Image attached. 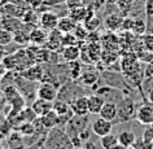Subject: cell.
<instances>
[{
  "mask_svg": "<svg viewBox=\"0 0 153 149\" xmlns=\"http://www.w3.org/2000/svg\"><path fill=\"white\" fill-rule=\"evenodd\" d=\"M132 24H134V18L132 17H130V16L123 17V22H122L121 30H123V31H131Z\"/></svg>",
  "mask_w": 153,
  "mask_h": 149,
  "instance_id": "d6a6232c",
  "label": "cell"
},
{
  "mask_svg": "<svg viewBox=\"0 0 153 149\" xmlns=\"http://www.w3.org/2000/svg\"><path fill=\"white\" fill-rule=\"evenodd\" d=\"M81 143H83V141L81 140V137H79L78 135L71 136V144H73V147L79 148V147H81Z\"/></svg>",
  "mask_w": 153,
  "mask_h": 149,
  "instance_id": "74e56055",
  "label": "cell"
},
{
  "mask_svg": "<svg viewBox=\"0 0 153 149\" xmlns=\"http://www.w3.org/2000/svg\"><path fill=\"white\" fill-rule=\"evenodd\" d=\"M83 26H85L90 33L91 31H97L99 27L101 26V20L95 14V16H92L91 18H88V20H86L85 22H83Z\"/></svg>",
  "mask_w": 153,
  "mask_h": 149,
  "instance_id": "83f0119b",
  "label": "cell"
},
{
  "mask_svg": "<svg viewBox=\"0 0 153 149\" xmlns=\"http://www.w3.org/2000/svg\"><path fill=\"white\" fill-rule=\"evenodd\" d=\"M76 22L73 20L71 17L69 16H62L59 18V24H57V30L62 34H69V33H73L74 29L76 27Z\"/></svg>",
  "mask_w": 153,
  "mask_h": 149,
  "instance_id": "9a60e30c",
  "label": "cell"
},
{
  "mask_svg": "<svg viewBox=\"0 0 153 149\" xmlns=\"http://www.w3.org/2000/svg\"><path fill=\"white\" fill-rule=\"evenodd\" d=\"M4 100V95H3V92L0 91V104H1V101Z\"/></svg>",
  "mask_w": 153,
  "mask_h": 149,
  "instance_id": "7bdbcfd3",
  "label": "cell"
},
{
  "mask_svg": "<svg viewBox=\"0 0 153 149\" xmlns=\"http://www.w3.org/2000/svg\"><path fill=\"white\" fill-rule=\"evenodd\" d=\"M117 106H118V113H117L116 121H120L118 123L127 122L135 117L136 110H135V106H134V102L131 100H122Z\"/></svg>",
  "mask_w": 153,
  "mask_h": 149,
  "instance_id": "3957f363",
  "label": "cell"
},
{
  "mask_svg": "<svg viewBox=\"0 0 153 149\" xmlns=\"http://www.w3.org/2000/svg\"><path fill=\"white\" fill-rule=\"evenodd\" d=\"M7 73H8V70H7V67L4 66V64L0 61V78H3L4 75H7Z\"/></svg>",
  "mask_w": 153,
  "mask_h": 149,
  "instance_id": "f35d334b",
  "label": "cell"
},
{
  "mask_svg": "<svg viewBox=\"0 0 153 149\" xmlns=\"http://www.w3.org/2000/svg\"><path fill=\"white\" fill-rule=\"evenodd\" d=\"M25 4H26L27 8L38 9L40 5L44 4V0H25Z\"/></svg>",
  "mask_w": 153,
  "mask_h": 149,
  "instance_id": "836d02e7",
  "label": "cell"
},
{
  "mask_svg": "<svg viewBox=\"0 0 153 149\" xmlns=\"http://www.w3.org/2000/svg\"><path fill=\"white\" fill-rule=\"evenodd\" d=\"M151 100H152V102H153V91L151 92Z\"/></svg>",
  "mask_w": 153,
  "mask_h": 149,
  "instance_id": "ee69618b",
  "label": "cell"
},
{
  "mask_svg": "<svg viewBox=\"0 0 153 149\" xmlns=\"http://www.w3.org/2000/svg\"><path fill=\"white\" fill-rule=\"evenodd\" d=\"M59 16L57 13H55L53 10H45V12L39 14V27H42L45 31H52L57 27V24H59Z\"/></svg>",
  "mask_w": 153,
  "mask_h": 149,
  "instance_id": "277c9868",
  "label": "cell"
},
{
  "mask_svg": "<svg viewBox=\"0 0 153 149\" xmlns=\"http://www.w3.org/2000/svg\"><path fill=\"white\" fill-rule=\"evenodd\" d=\"M20 131H21L22 133H25V135H30V133H33L34 128H33L31 123H27V122H26V123H25L24 126H21Z\"/></svg>",
  "mask_w": 153,
  "mask_h": 149,
  "instance_id": "d590c367",
  "label": "cell"
},
{
  "mask_svg": "<svg viewBox=\"0 0 153 149\" xmlns=\"http://www.w3.org/2000/svg\"><path fill=\"white\" fill-rule=\"evenodd\" d=\"M3 95H4V99L12 105V108L14 110L21 112V110L25 108V100H24V97L21 96V93H20V91L17 90V87L7 86L4 88V91H3Z\"/></svg>",
  "mask_w": 153,
  "mask_h": 149,
  "instance_id": "6da1fadb",
  "label": "cell"
},
{
  "mask_svg": "<svg viewBox=\"0 0 153 149\" xmlns=\"http://www.w3.org/2000/svg\"><path fill=\"white\" fill-rule=\"evenodd\" d=\"M13 39H14V34L12 31L7 29H0V44L1 45H9L10 43H13Z\"/></svg>",
  "mask_w": 153,
  "mask_h": 149,
  "instance_id": "f1b7e54d",
  "label": "cell"
},
{
  "mask_svg": "<svg viewBox=\"0 0 153 149\" xmlns=\"http://www.w3.org/2000/svg\"><path fill=\"white\" fill-rule=\"evenodd\" d=\"M70 109L73 112V116L78 117H86L88 116V97L87 96H79L74 99L70 104Z\"/></svg>",
  "mask_w": 153,
  "mask_h": 149,
  "instance_id": "52a82bcc",
  "label": "cell"
},
{
  "mask_svg": "<svg viewBox=\"0 0 153 149\" xmlns=\"http://www.w3.org/2000/svg\"><path fill=\"white\" fill-rule=\"evenodd\" d=\"M78 136L81 137V140L83 141V143H86V141L90 139L91 133H90V131H87V130H83L82 132H79V133H78Z\"/></svg>",
  "mask_w": 153,
  "mask_h": 149,
  "instance_id": "8d00e7d4",
  "label": "cell"
},
{
  "mask_svg": "<svg viewBox=\"0 0 153 149\" xmlns=\"http://www.w3.org/2000/svg\"><path fill=\"white\" fill-rule=\"evenodd\" d=\"M57 95H59V90L51 82H42L36 90V97L45 101H51V102L56 101Z\"/></svg>",
  "mask_w": 153,
  "mask_h": 149,
  "instance_id": "7a4b0ae2",
  "label": "cell"
},
{
  "mask_svg": "<svg viewBox=\"0 0 153 149\" xmlns=\"http://www.w3.org/2000/svg\"><path fill=\"white\" fill-rule=\"evenodd\" d=\"M112 149H128V148H126L125 145H122V144H120V143H118L117 145H114V147H113Z\"/></svg>",
  "mask_w": 153,
  "mask_h": 149,
  "instance_id": "60d3db41",
  "label": "cell"
},
{
  "mask_svg": "<svg viewBox=\"0 0 153 149\" xmlns=\"http://www.w3.org/2000/svg\"><path fill=\"white\" fill-rule=\"evenodd\" d=\"M7 55H8V53H7V48H5V45H1V44H0V61L4 59V57H5Z\"/></svg>",
  "mask_w": 153,
  "mask_h": 149,
  "instance_id": "ab89813d",
  "label": "cell"
},
{
  "mask_svg": "<svg viewBox=\"0 0 153 149\" xmlns=\"http://www.w3.org/2000/svg\"><path fill=\"white\" fill-rule=\"evenodd\" d=\"M148 30V25H147V21H144L143 18L140 17H135L134 18V24H132V29L131 31L132 34H135L137 36H143Z\"/></svg>",
  "mask_w": 153,
  "mask_h": 149,
  "instance_id": "7402d4cb",
  "label": "cell"
},
{
  "mask_svg": "<svg viewBox=\"0 0 153 149\" xmlns=\"http://www.w3.org/2000/svg\"><path fill=\"white\" fill-rule=\"evenodd\" d=\"M100 34L97 31H91L88 33V35H87V39L86 42H88V43H99L100 42Z\"/></svg>",
  "mask_w": 153,
  "mask_h": 149,
  "instance_id": "e575fe53",
  "label": "cell"
},
{
  "mask_svg": "<svg viewBox=\"0 0 153 149\" xmlns=\"http://www.w3.org/2000/svg\"><path fill=\"white\" fill-rule=\"evenodd\" d=\"M152 149H153V141H152Z\"/></svg>",
  "mask_w": 153,
  "mask_h": 149,
  "instance_id": "f6af8a7d",
  "label": "cell"
},
{
  "mask_svg": "<svg viewBox=\"0 0 153 149\" xmlns=\"http://www.w3.org/2000/svg\"><path fill=\"white\" fill-rule=\"evenodd\" d=\"M81 56V47L79 45H70V47H65L61 51V57L64 59L65 62H73V61L79 60Z\"/></svg>",
  "mask_w": 153,
  "mask_h": 149,
  "instance_id": "5bb4252c",
  "label": "cell"
},
{
  "mask_svg": "<svg viewBox=\"0 0 153 149\" xmlns=\"http://www.w3.org/2000/svg\"><path fill=\"white\" fill-rule=\"evenodd\" d=\"M61 44H62V48H65V47H70V45H79L81 42L76 39L73 33H69V34H62Z\"/></svg>",
  "mask_w": 153,
  "mask_h": 149,
  "instance_id": "f546056e",
  "label": "cell"
},
{
  "mask_svg": "<svg viewBox=\"0 0 153 149\" xmlns=\"http://www.w3.org/2000/svg\"><path fill=\"white\" fill-rule=\"evenodd\" d=\"M53 110H55L60 117H65V116H68V114L73 113L70 109V104H66L65 101H59V100L53 101Z\"/></svg>",
  "mask_w": 153,
  "mask_h": 149,
  "instance_id": "cb8c5ba5",
  "label": "cell"
},
{
  "mask_svg": "<svg viewBox=\"0 0 153 149\" xmlns=\"http://www.w3.org/2000/svg\"><path fill=\"white\" fill-rule=\"evenodd\" d=\"M22 77L29 82H42L43 81V77H44L43 66L39 64H34L30 67L26 69V70H24Z\"/></svg>",
  "mask_w": 153,
  "mask_h": 149,
  "instance_id": "ba28073f",
  "label": "cell"
},
{
  "mask_svg": "<svg viewBox=\"0 0 153 149\" xmlns=\"http://www.w3.org/2000/svg\"><path fill=\"white\" fill-rule=\"evenodd\" d=\"M105 4L106 5H114V4H117V0H105Z\"/></svg>",
  "mask_w": 153,
  "mask_h": 149,
  "instance_id": "b9f144b4",
  "label": "cell"
},
{
  "mask_svg": "<svg viewBox=\"0 0 153 149\" xmlns=\"http://www.w3.org/2000/svg\"><path fill=\"white\" fill-rule=\"evenodd\" d=\"M91 130H92V132L96 136L102 137V136H105V135H108V133L112 132L113 122L106 121L101 117H97L96 119L92 122V125H91Z\"/></svg>",
  "mask_w": 153,
  "mask_h": 149,
  "instance_id": "8992f818",
  "label": "cell"
},
{
  "mask_svg": "<svg viewBox=\"0 0 153 149\" xmlns=\"http://www.w3.org/2000/svg\"><path fill=\"white\" fill-rule=\"evenodd\" d=\"M79 81L83 86L86 87H94L96 83L99 82V73L95 70H86L82 73L81 78H79Z\"/></svg>",
  "mask_w": 153,
  "mask_h": 149,
  "instance_id": "d6986e66",
  "label": "cell"
},
{
  "mask_svg": "<svg viewBox=\"0 0 153 149\" xmlns=\"http://www.w3.org/2000/svg\"><path fill=\"white\" fill-rule=\"evenodd\" d=\"M118 143L125 145L126 148H131L136 143V135L131 130H123L118 135Z\"/></svg>",
  "mask_w": 153,
  "mask_h": 149,
  "instance_id": "44dd1931",
  "label": "cell"
},
{
  "mask_svg": "<svg viewBox=\"0 0 153 149\" xmlns=\"http://www.w3.org/2000/svg\"><path fill=\"white\" fill-rule=\"evenodd\" d=\"M39 118H40L42 125H43L44 127H47V128H53V127H56V126L61 122V119H62V117H60L59 114L55 112V110H51V112L47 113L45 116L39 117Z\"/></svg>",
  "mask_w": 153,
  "mask_h": 149,
  "instance_id": "ac0fdd59",
  "label": "cell"
},
{
  "mask_svg": "<svg viewBox=\"0 0 153 149\" xmlns=\"http://www.w3.org/2000/svg\"><path fill=\"white\" fill-rule=\"evenodd\" d=\"M141 39H143L144 48H147L148 52H152L153 53V33L144 34V35L141 36Z\"/></svg>",
  "mask_w": 153,
  "mask_h": 149,
  "instance_id": "1f68e13d",
  "label": "cell"
},
{
  "mask_svg": "<svg viewBox=\"0 0 153 149\" xmlns=\"http://www.w3.org/2000/svg\"><path fill=\"white\" fill-rule=\"evenodd\" d=\"M122 22H123V17L118 13L112 12V13H108L104 17L102 24H104L105 29L108 30V31L114 33V31H118V30L122 27Z\"/></svg>",
  "mask_w": 153,
  "mask_h": 149,
  "instance_id": "9c48e42d",
  "label": "cell"
},
{
  "mask_svg": "<svg viewBox=\"0 0 153 149\" xmlns=\"http://www.w3.org/2000/svg\"><path fill=\"white\" fill-rule=\"evenodd\" d=\"M128 149H134V148H128Z\"/></svg>",
  "mask_w": 153,
  "mask_h": 149,
  "instance_id": "bcb514c9",
  "label": "cell"
},
{
  "mask_svg": "<svg viewBox=\"0 0 153 149\" xmlns=\"http://www.w3.org/2000/svg\"><path fill=\"white\" fill-rule=\"evenodd\" d=\"M88 33L90 31L85 27V26H83V24H78V25H76V27L74 29V31H73V34H74L75 38L81 42V43H82V42H86Z\"/></svg>",
  "mask_w": 153,
  "mask_h": 149,
  "instance_id": "4dcf8cb0",
  "label": "cell"
},
{
  "mask_svg": "<svg viewBox=\"0 0 153 149\" xmlns=\"http://www.w3.org/2000/svg\"><path fill=\"white\" fill-rule=\"evenodd\" d=\"M117 144H118V135H114L112 132L100 137V145L102 147V149H112Z\"/></svg>",
  "mask_w": 153,
  "mask_h": 149,
  "instance_id": "603a6c76",
  "label": "cell"
},
{
  "mask_svg": "<svg viewBox=\"0 0 153 149\" xmlns=\"http://www.w3.org/2000/svg\"><path fill=\"white\" fill-rule=\"evenodd\" d=\"M117 113H118V106L116 102H112V101H105L104 106L101 108L100 113H99V117L104 118L106 121H110V122H114L117 118Z\"/></svg>",
  "mask_w": 153,
  "mask_h": 149,
  "instance_id": "8fae6325",
  "label": "cell"
},
{
  "mask_svg": "<svg viewBox=\"0 0 153 149\" xmlns=\"http://www.w3.org/2000/svg\"><path fill=\"white\" fill-rule=\"evenodd\" d=\"M48 38V31H45L42 27H34L31 31H30V43L34 45H44V43L47 42Z\"/></svg>",
  "mask_w": 153,
  "mask_h": 149,
  "instance_id": "4fadbf2b",
  "label": "cell"
},
{
  "mask_svg": "<svg viewBox=\"0 0 153 149\" xmlns=\"http://www.w3.org/2000/svg\"><path fill=\"white\" fill-rule=\"evenodd\" d=\"M21 20L26 26H29V27H31V29L39 27V13H38L35 9L27 8L25 10Z\"/></svg>",
  "mask_w": 153,
  "mask_h": 149,
  "instance_id": "2e32d148",
  "label": "cell"
},
{
  "mask_svg": "<svg viewBox=\"0 0 153 149\" xmlns=\"http://www.w3.org/2000/svg\"><path fill=\"white\" fill-rule=\"evenodd\" d=\"M31 27H29V26H24L22 29L17 30L16 33H14V39L13 42L20 45H27L30 43V31H31Z\"/></svg>",
  "mask_w": 153,
  "mask_h": 149,
  "instance_id": "ffe728a7",
  "label": "cell"
},
{
  "mask_svg": "<svg viewBox=\"0 0 153 149\" xmlns=\"http://www.w3.org/2000/svg\"><path fill=\"white\" fill-rule=\"evenodd\" d=\"M105 104V99H102L100 95H91L88 96V112L90 114H97L100 113L101 108Z\"/></svg>",
  "mask_w": 153,
  "mask_h": 149,
  "instance_id": "e0dca14e",
  "label": "cell"
},
{
  "mask_svg": "<svg viewBox=\"0 0 153 149\" xmlns=\"http://www.w3.org/2000/svg\"><path fill=\"white\" fill-rule=\"evenodd\" d=\"M144 13H145V17H147L148 29H152L153 27V0H145Z\"/></svg>",
  "mask_w": 153,
  "mask_h": 149,
  "instance_id": "4316f807",
  "label": "cell"
},
{
  "mask_svg": "<svg viewBox=\"0 0 153 149\" xmlns=\"http://www.w3.org/2000/svg\"><path fill=\"white\" fill-rule=\"evenodd\" d=\"M137 122L144 126L153 125V105L152 104H143L136 109L135 114Z\"/></svg>",
  "mask_w": 153,
  "mask_h": 149,
  "instance_id": "5b68a950",
  "label": "cell"
},
{
  "mask_svg": "<svg viewBox=\"0 0 153 149\" xmlns=\"http://www.w3.org/2000/svg\"><path fill=\"white\" fill-rule=\"evenodd\" d=\"M33 110L35 112V114L38 117H43L45 116L47 113H49L51 110H53V102L51 101H45V100H42V99H38L33 102Z\"/></svg>",
  "mask_w": 153,
  "mask_h": 149,
  "instance_id": "7c38bea8",
  "label": "cell"
},
{
  "mask_svg": "<svg viewBox=\"0 0 153 149\" xmlns=\"http://www.w3.org/2000/svg\"><path fill=\"white\" fill-rule=\"evenodd\" d=\"M0 25H1L3 29L9 30V31H12L13 34L16 33L17 30H20L25 26V24L22 22L21 18L12 17V16H3L1 20H0Z\"/></svg>",
  "mask_w": 153,
  "mask_h": 149,
  "instance_id": "30bf717a",
  "label": "cell"
},
{
  "mask_svg": "<svg viewBox=\"0 0 153 149\" xmlns=\"http://www.w3.org/2000/svg\"><path fill=\"white\" fill-rule=\"evenodd\" d=\"M82 67H83V64L79 60L76 61H73V62H69V69H70V77L73 79H79L82 75Z\"/></svg>",
  "mask_w": 153,
  "mask_h": 149,
  "instance_id": "484cf974",
  "label": "cell"
},
{
  "mask_svg": "<svg viewBox=\"0 0 153 149\" xmlns=\"http://www.w3.org/2000/svg\"><path fill=\"white\" fill-rule=\"evenodd\" d=\"M134 3H135V0H117L116 5L118 7L120 12L126 17L131 13V10L134 8Z\"/></svg>",
  "mask_w": 153,
  "mask_h": 149,
  "instance_id": "d4e9b609",
  "label": "cell"
}]
</instances>
